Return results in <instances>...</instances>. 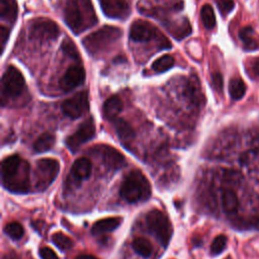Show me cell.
<instances>
[{
	"instance_id": "obj_9",
	"label": "cell",
	"mask_w": 259,
	"mask_h": 259,
	"mask_svg": "<svg viewBox=\"0 0 259 259\" xmlns=\"http://www.w3.org/2000/svg\"><path fill=\"white\" fill-rule=\"evenodd\" d=\"M29 34L32 38L39 41L55 40L60 34L57 23L48 18H37L32 20L29 27Z\"/></svg>"
},
{
	"instance_id": "obj_36",
	"label": "cell",
	"mask_w": 259,
	"mask_h": 259,
	"mask_svg": "<svg viewBox=\"0 0 259 259\" xmlns=\"http://www.w3.org/2000/svg\"><path fill=\"white\" fill-rule=\"evenodd\" d=\"M252 70L256 76H259V58H256L252 63Z\"/></svg>"
},
{
	"instance_id": "obj_1",
	"label": "cell",
	"mask_w": 259,
	"mask_h": 259,
	"mask_svg": "<svg viewBox=\"0 0 259 259\" xmlns=\"http://www.w3.org/2000/svg\"><path fill=\"white\" fill-rule=\"evenodd\" d=\"M3 186L11 192L26 193L29 191V164L18 155L5 158L1 166Z\"/></svg>"
},
{
	"instance_id": "obj_5",
	"label": "cell",
	"mask_w": 259,
	"mask_h": 259,
	"mask_svg": "<svg viewBox=\"0 0 259 259\" xmlns=\"http://www.w3.org/2000/svg\"><path fill=\"white\" fill-rule=\"evenodd\" d=\"M147 228L153 233L160 243L167 247L172 237V225L168 217L159 209H152L146 215Z\"/></svg>"
},
{
	"instance_id": "obj_15",
	"label": "cell",
	"mask_w": 259,
	"mask_h": 259,
	"mask_svg": "<svg viewBox=\"0 0 259 259\" xmlns=\"http://www.w3.org/2000/svg\"><path fill=\"white\" fill-rule=\"evenodd\" d=\"M91 161L88 158H79L77 159L72 167H71V174L76 180H85L91 174Z\"/></svg>"
},
{
	"instance_id": "obj_25",
	"label": "cell",
	"mask_w": 259,
	"mask_h": 259,
	"mask_svg": "<svg viewBox=\"0 0 259 259\" xmlns=\"http://www.w3.org/2000/svg\"><path fill=\"white\" fill-rule=\"evenodd\" d=\"M174 66V58L170 55H164L154 61L152 69L157 73H163L168 71Z\"/></svg>"
},
{
	"instance_id": "obj_21",
	"label": "cell",
	"mask_w": 259,
	"mask_h": 259,
	"mask_svg": "<svg viewBox=\"0 0 259 259\" xmlns=\"http://www.w3.org/2000/svg\"><path fill=\"white\" fill-rule=\"evenodd\" d=\"M55 136L50 133H44L40 135L33 144V150L36 153H44L53 148L55 145Z\"/></svg>"
},
{
	"instance_id": "obj_8",
	"label": "cell",
	"mask_w": 259,
	"mask_h": 259,
	"mask_svg": "<svg viewBox=\"0 0 259 259\" xmlns=\"http://www.w3.org/2000/svg\"><path fill=\"white\" fill-rule=\"evenodd\" d=\"M60 164L56 159L44 158L36 162L34 170L35 187L37 190H45L58 176Z\"/></svg>"
},
{
	"instance_id": "obj_12",
	"label": "cell",
	"mask_w": 259,
	"mask_h": 259,
	"mask_svg": "<svg viewBox=\"0 0 259 259\" xmlns=\"http://www.w3.org/2000/svg\"><path fill=\"white\" fill-rule=\"evenodd\" d=\"M93 152L97 154L103 164L111 170H117L124 166L125 159L124 156L118 152L116 149L108 145H98L93 148Z\"/></svg>"
},
{
	"instance_id": "obj_6",
	"label": "cell",
	"mask_w": 259,
	"mask_h": 259,
	"mask_svg": "<svg viewBox=\"0 0 259 259\" xmlns=\"http://www.w3.org/2000/svg\"><path fill=\"white\" fill-rule=\"evenodd\" d=\"M130 37L134 41H149L152 39H158L160 48H171L169 40L163 34H161L155 26L145 20H136L132 23L130 28Z\"/></svg>"
},
{
	"instance_id": "obj_23",
	"label": "cell",
	"mask_w": 259,
	"mask_h": 259,
	"mask_svg": "<svg viewBox=\"0 0 259 259\" xmlns=\"http://www.w3.org/2000/svg\"><path fill=\"white\" fill-rule=\"evenodd\" d=\"M133 249L142 257L144 258H148L149 256H151L152 252H153V248L151 243L146 240L145 238H137L133 241Z\"/></svg>"
},
{
	"instance_id": "obj_19",
	"label": "cell",
	"mask_w": 259,
	"mask_h": 259,
	"mask_svg": "<svg viewBox=\"0 0 259 259\" xmlns=\"http://www.w3.org/2000/svg\"><path fill=\"white\" fill-rule=\"evenodd\" d=\"M222 204L227 213L235 212L239 205V200L235 191L232 189H225L222 194Z\"/></svg>"
},
{
	"instance_id": "obj_33",
	"label": "cell",
	"mask_w": 259,
	"mask_h": 259,
	"mask_svg": "<svg viewBox=\"0 0 259 259\" xmlns=\"http://www.w3.org/2000/svg\"><path fill=\"white\" fill-rule=\"evenodd\" d=\"M211 84L218 92H222L223 86H224V80H223V76L221 73L217 72L211 75Z\"/></svg>"
},
{
	"instance_id": "obj_16",
	"label": "cell",
	"mask_w": 259,
	"mask_h": 259,
	"mask_svg": "<svg viewBox=\"0 0 259 259\" xmlns=\"http://www.w3.org/2000/svg\"><path fill=\"white\" fill-rule=\"evenodd\" d=\"M120 223H121L120 218L102 219V220L97 221L93 225L91 232L93 235H100V234L108 233V232H111V231L117 229L118 226L120 225Z\"/></svg>"
},
{
	"instance_id": "obj_27",
	"label": "cell",
	"mask_w": 259,
	"mask_h": 259,
	"mask_svg": "<svg viewBox=\"0 0 259 259\" xmlns=\"http://www.w3.org/2000/svg\"><path fill=\"white\" fill-rule=\"evenodd\" d=\"M52 242L61 251L69 250L73 246L72 240L68 236H66V235H64L63 233H60V232L59 233H55L52 236Z\"/></svg>"
},
{
	"instance_id": "obj_4",
	"label": "cell",
	"mask_w": 259,
	"mask_h": 259,
	"mask_svg": "<svg viewBox=\"0 0 259 259\" xmlns=\"http://www.w3.org/2000/svg\"><path fill=\"white\" fill-rule=\"evenodd\" d=\"M121 36V30L116 26L106 25L85 36L82 44L91 55H98L105 52Z\"/></svg>"
},
{
	"instance_id": "obj_13",
	"label": "cell",
	"mask_w": 259,
	"mask_h": 259,
	"mask_svg": "<svg viewBox=\"0 0 259 259\" xmlns=\"http://www.w3.org/2000/svg\"><path fill=\"white\" fill-rule=\"evenodd\" d=\"M85 80V70L82 65L70 66L60 80V87L64 92H70Z\"/></svg>"
},
{
	"instance_id": "obj_11",
	"label": "cell",
	"mask_w": 259,
	"mask_h": 259,
	"mask_svg": "<svg viewBox=\"0 0 259 259\" xmlns=\"http://www.w3.org/2000/svg\"><path fill=\"white\" fill-rule=\"evenodd\" d=\"M95 136V122L92 117L83 121L77 131L69 136L65 143L71 152H76L81 145L85 144Z\"/></svg>"
},
{
	"instance_id": "obj_34",
	"label": "cell",
	"mask_w": 259,
	"mask_h": 259,
	"mask_svg": "<svg viewBox=\"0 0 259 259\" xmlns=\"http://www.w3.org/2000/svg\"><path fill=\"white\" fill-rule=\"evenodd\" d=\"M39 256L41 259H59L57 254L49 247H42L39 250Z\"/></svg>"
},
{
	"instance_id": "obj_18",
	"label": "cell",
	"mask_w": 259,
	"mask_h": 259,
	"mask_svg": "<svg viewBox=\"0 0 259 259\" xmlns=\"http://www.w3.org/2000/svg\"><path fill=\"white\" fill-rule=\"evenodd\" d=\"M0 17L3 21L13 23L17 17V3L15 0H0Z\"/></svg>"
},
{
	"instance_id": "obj_32",
	"label": "cell",
	"mask_w": 259,
	"mask_h": 259,
	"mask_svg": "<svg viewBox=\"0 0 259 259\" xmlns=\"http://www.w3.org/2000/svg\"><path fill=\"white\" fill-rule=\"evenodd\" d=\"M217 6L220 12L223 15H226L233 10L235 6V2L234 0H217Z\"/></svg>"
},
{
	"instance_id": "obj_3",
	"label": "cell",
	"mask_w": 259,
	"mask_h": 259,
	"mask_svg": "<svg viewBox=\"0 0 259 259\" xmlns=\"http://www.w3.org/2000/svg\"><path fill=\"white\" fill-rule=\"evenodd\" d=\"M119 194L122 199L131 203L146 200L151 195L150 182L140 170H133L124 177Z\"/></svg>"
},
{
	"instance_id": "obj_22",
	"label": "cell",
	"mask_w": 259,
	"mask_h": 259,
	"mask_svg": "<svg viewBox=\"0 0 259 259\" xmlns=\"http://www.w3.org/2000/svg\"><path fill=\"white\" fill-rule=\"evenodd\" d=\"M254 35H255V33L251 26H246L240 30L239 36L247 50H255L258 48V44H257Z\"/></svg>"
},
{
	"instance_id": "obj_20",
	"label": "cell",
	"mask_w": 259,
	"mask_h": 259,
	"mask_svg": "<svg viewBox=\"0 0 259 259\" xmlns=\"http://www.w3.org/2000/svg\"><path fill=\"white\" fill-rule=\"evenodd\" d=\"M114 128L118 138L123 142L132 141L135 137V132L133 127L125 120L121 118L114 119Z\"/></svg>"
},
{
	"instance_id": "obj_17",
	"label": "cell",
	"mask_w": 259,
	"mask_h": 259,
	"mask_svg": "<svg viewBox=\"0 0 259 259\" xmlns=\"http://www.w3.org/2000/svg\"><path fill=\"white\" fill-rule=\"evenodd\" d=\"M122 101L118 96H110L106 99L103 105V112L107 119H116L117 115L122 110Z\"/></svg>"
},
{
	"instance_id": "obj_14",
	"label": "cell",
	"mask_w": 259,
	"mask_h": 259,
	"mask_svg": "<svg viewBox=\"0 0 259 259\" xmlns=\"http://www.w3.org/2000/svg\"><path fill=\"white\" fill-rule=\"evenodd\" d=\"M104 14L110 18L124 19L131 13L128 0H99Z\"/></svg>"
},
{
	"instance_id": "obj_31",
	"label": "cell",
	"mask_w": 259,
	"mask_h": 259,
	"mask_svg": "<svg viewBox=\"0 0 259 259\" xmlns=\"http://www.w3.org/2000/svg\"><path fill=\"white\" fill-rule=\"evenodd\" d=\"M62 49L64 51V53H66L68 56H70L73 59H78L79 58V54L77 51V48L75 47V45L70 40V39H65L62 44Z\"/></svg>"
},
{
	"instance_id": "obj_28",
	"label": "cell",
	"mask_w": 259,
	"mask_h": 259,
	"mask_svg": "<svg viewBox=\"0 0 259 259\" xmlns=\"http://www.w3.org/2000/svg\"><path fill=\"white\" fill-rule=\"evenodd\" d=\"M4 232L13 240H19L20 238H22L24 234V230L22 226L17 222H11L7 224L4 228Z\"/></svg>"
},
{
	"instance_id": "obj_2",
	"label": "cell",
	"mask_w": 259,
	"mask_h": 259,
	"mask_svg": "<svg viewBox=\"0 0 259 259\" xmlns=\"http://www.w3.org/2000/svg\"><path fill=\"white\" fill-rule=\"evenodd\" d=\"M64 17L70 29L78 34L98 21L91 0H67Z\"/></svg>"
},
{
	"instance_id": "obj_7",
	"label": "cell",
	"mask_w": 259,
	"mask_h": 259,
	"mask_svg": "<svg viewBox=\"0 0 259 259\" xmlns=\"http://www.w3.org/2000/svg\"><path fill=\"white\" fill-rule=\"evenodd\" d=\"M1 85L2 101L4 103L5 99L16 98L22 94L25 87L24 77L17 68L9 66L3 74Z\"/></svg>"
},
{
	"instance_id": "obj_30",
	"label": "cell",
	"mask_w": 259,
	"mask_h": 259,
	"mask_svg": "<svg viewBox=\"0 0 259 259\" xmlns=\"http://www.w3.org/2000/svg\"><path fill=\"white\" fill-rule=\"evenodd\" d=\"M227 246V238L224 235H220L214 238L210 246V252L212 255L221 254Z\"/></svg>"
},
{
	"instance_id": "obj_26",
	"label": "cell",
	"mask_w": 259,
	"mask_h": 259,
	"mask_svg": "<svg viewBox=\"0 0 259 259\" xmlns=\"http://www.w3.org/2000/svg\"><path fill=\"white\" fill-rule=\"evenodd\" d=\"M200 16L202 23L205 28L211 29L215 25V16L212 7L209 4H205L202 6L200 10Z\"/></svg>"
},
{
	"instance_id": "obj_35",
	"label": "cell",
	"mask_w": 259,
	"mask_h": 259,
	"mask_svg": "<svg viewBox=\"0 0 259 259\" xmlns=\"http://www.w3.org/2000/svg\"><path fill=\"white\" fill-rule=\"evenodd\" d=\"M8 37H9V29L8 27L4 26V25H1L0 26V45L2 47V52L4 51V48H5V45L8 40Z\"/></svg>"
},
{
	"instance_id": "obj_37",
	"label": "cell",
	"mask_w": 259,
	"mask_h": 259,
	"mask_svg": "<svg viewBox=\"0 0 259 259\" xmlns=\"http://www.w3.org/2000/svg\"><path fill=\"white\" fill-rule=\"evenodd\" d=\"M75 259H98V258H97V257H95V256H92V255L83 254V255H79V256H77Z\"/></svg>"
},
{
	"instance_id": "obj_29",
	"label": "cell",
	"mask_w": 259,
	"mask_h": 259,
	"mask_svg": "<svg viewBox=\"0 0 259 259\" xmlns=\"http://www.w3.org/2000/svg\"><path fill=\"white\" fill-rule=\"evenodd\" d=\"M171 31H172L173 36L176 39H182L183 37L187 36L191 32V26H190L189 22L187 21V19H184L182 21V23L175 26L174 29H172Z\"/></svg>"
},
{
	"instance_id": "obj_38",
	"label": "cell",
	"mask_w": 259,
	"mask_h": 259,
	"mask_svg": "<svg viewBox=\"0 0 259 259\" xmlns=\"http://www.w3.org/2000/svg\"><path fill=\"white\" fill-rule=\"evenodd\" d=\"M256 226H257V228L259 229V219L257 220V222H256Z\"/></svg>"
},
{
	"instance_id": "obj_10",
	"label": "cell",
	"mask_w": 259,
	"mask_h": 259,
	"mask_svg": "<svg viewBox=\"0 0 259 259\" xmlns=\"http://www.w3.org/2000/svg\"><path fill=\"white\" fill-rule=\"evenodd\" d=\"M63 113L70 118H78L85 114L89 109V99L88 93L86 91H81L73 95L72 97L66 99L62 103Z\"/></svg>"
},
{
	"instance_id": "obj_24",
	"label": "cell",
	"mask_w": 259,
	"mask_h": 259,
	"mask_svg": "<svg viewBox=\"0 0 259 259\" xmlns=\"http://www.w3.org/2000/svg\"><path fill=\"white\" fill-rule=\"evenodd\" d=\"M229 92L233 99H241L246 92V86L243 80L240 78H233L229 83Z\"/></svg>"
}]
</instances>
